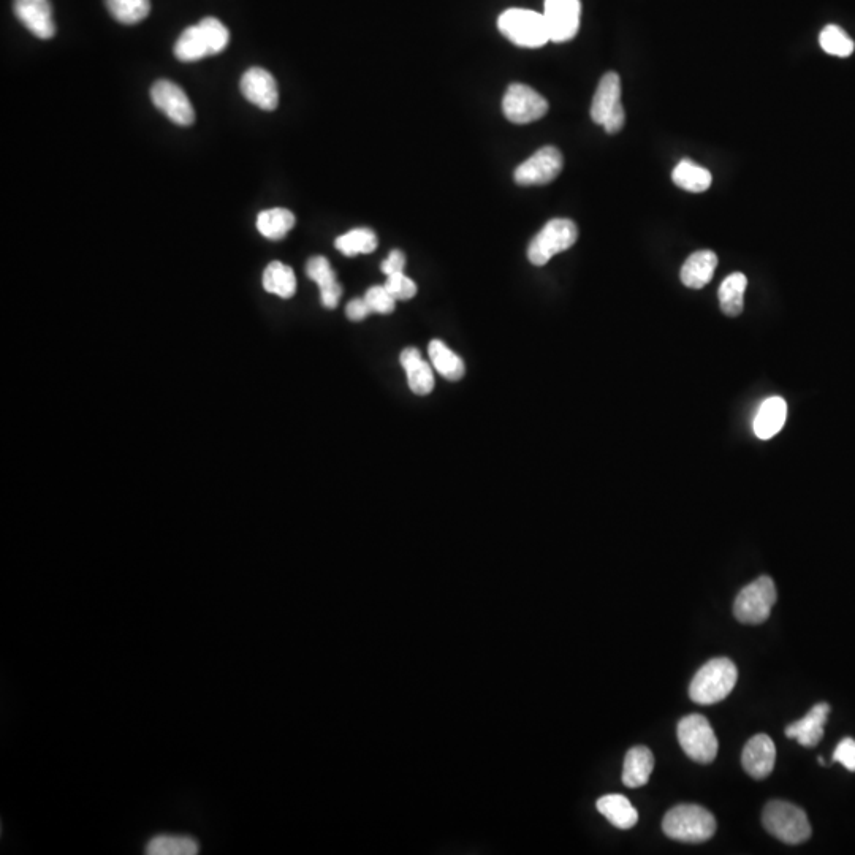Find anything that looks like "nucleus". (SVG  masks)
Wrapping results in <instances>:
<instances>
[{"instance_id":"f257e3e1","label":"nucleus","mask_w":855,"mask_h":855,"mask_svg":"<svg viewBox=\"0 0 855 855\" xmlns=\"http://www.w3.org/2000/svg\"><path fill=\"white\" fill-rule=\"evenodd\" d=\"M737 678V665L730 659H711L692 678L689 696L699 705H713L734 691Z\"/></svg>"},{"instance_id":"f03ea898","label":"nucleus","mask_w":855,"mask_h":855,"mask_svg":"<svg viewBox=\"0 0 855 855\" xmlns=\"http://www.w3.org/2000/svg\"><path fill=\"white\" fill-rule=\"evenodd\" d=\"M662 830L681 843H703L716 832V819L699 805H678L665 814Z\"/></svg>"},{"instance_id":"7ed1b4c3","label":"nucleus","mask_w":855,"mask_h":855,"mask_svg":"<svg viewBox=\"0 0 855 855\" xmlns=\"http://www.w3.org/2000/svg\"><path fill=\"white\" fill-rule=\"evenodd\" d=\"M762 822L770 835L787 844H800L810 840L811 824L805 811L794 803L773 800L767 803Z\"/></svg>"},{"instance_id":"20e7f679","label":"nucleus","mask_w":855,"mask_h":855,"mask_svg":"<svg viewBox=\"0 0 855 855\" xmlns=\"http://www.w3.org/2000/svg\"><path fill=\"white\" fill-rule=\"evenodd\" d=\"M498 27L504 37L521 48H542L550 42L544 15L526 8L506 10L499 16Z\"/></svg>"},{"instance_id":"39448f33","label":"nucleus","mask_w":855,"mask_h":855,"mask_svg":"<svg viewBox=\"0 0 855 855\" xmlns=\"http://www.w3.org/2000/svg\"><path fill=\"white\" fill-rule=\"evenodd\" d=\"M578 240V228L570 219H553L534 236L528 247L532 265L544 266L555 255L567 251Z\"/></svg>"},{"instance_id":"423d86ee","label":"nucleus","mask_w":855,"mask_h":855,"mask_svg":"<svg viewBox=\"0 0 855 855\" xmlns=\"http://www.w3.org/2000/svg\"><path fill=\"white\" fill-rule=\"evenodd\" d=\"M775 582L772 578L759 577L741 589L734 604V615L743 624H762L768 620L776 604Z\"/></svg>"},{"instance_id":"0eeeda50","label":"nucleus","mask_w":855,"mask_h":855,"mask_svg":"<svg viewBox=\"0 0 855 855\" xmlns=\"http://www.w3.org/2000/svg\"><path fill=\"white\" fill-rule=\"evenodd\" d=\"M678 741L686 756L699 764H711L718 756V738L705 716L688 715L681 719Z\"/></svg>"},{"instance_id":"6e6552de","label":"nucleus","mask_w":855,"mask_h":855,"mask_svg":"<svg viewBox=\"0 0 855 855\" xmlns=\"http://www.w3.org/2000/svg\"><path fill=\"white\" fill-rule=\"evenodd\" d=\"M591 118L604 127L605 132L618 133L626 122L621 103V80L618 73L608 72L602 76L591 103Z\"/></svg>"},{"instance_id":"1a4fd4ad","label":"nucleus","mask_w":855,"mask_h":855,"mask_svg":"<svg viewBox=\"0 0 855 855\" xmlns=\"http://www.w3.org/2000/svg\"><path fill=\"white\" fill-rule=\"evenodd\" d=\"M502 111L513 124H529L544 118L548 111V102L544 95L526 84L513 83L502 100Z\"/></svg>"},{"instance_id":"9d476101","label":"nucleus","mask_w":855,"mask_h":855,"mask_svg":"<svg viewBox=\"0 0 855 855\" xmlns=\"http://www.w3.org/2000/svg\"><path fill=\"white\" fill-rule=\"evenodd\" d=\"M563 154L555 146H545L534 152L513 173L520 186H544L558 178L563 170Z\"/></svg>"},{"instance_id":"9b49d317","label":"nucleus","mask_w":855,"mask_h":855,"mask_svg":"<svg viewBox=\"0 0 855 855\" xmlns=\"http://www.w3.org/2000/svg\"><path fill=\"white\" fill-rule=\"evenodd\" d=\"M545 24L550 42H569L580 29L582 4L580 0H545Z\"/></svg>"},{"instance_id":"f8f14e48","label":"nucleus","mask_w":855,"mask_h":855,"mask_svg":"<svg viewBox=\"0 0 855 855\" xmlns=\"http://www.w3.org/2000/svg\"><path fill=\"white\" fill-rule=\"evenodd\" d=\"M152 103L157 110L167 116L170 121L178 126H190L195 121V111L190 103L186 92L179 88L178 84L168 80H160L154 83L151 89Z\"/></svg>"},{"instance_id":"ddd939ff","label":"nucleus","mask_w":855,"mask_h":855,"mask_svg":"<svg viewBox=\"0 0 855 855\" xmlns=\"http://www.w3.org/2000/svg\"><path fill=\"white\" fill-rule=\"evenodd\" d=\"M244 99L254 103L255 107L265 111H273L278 108L279 91L278 84L268 70L260 67H252L244 73L240 83Z\"/></svg>"},{"instance_id":"4468645a","label":"nucleus","mask_w":855,"mask_h":855,"mask_svg":"<svg viewBox=\"0 0 855 855\" xmlns=\"http://www.w3.org/2000/svg\"><path fill=\"white\" fill-rule=\"evenodd\" d=\"M13 8H15L16 18L35 37L48 40L56 34L50 0H15Z\"/></svg>"},{"instance_id":"2eb2a0df","label":"nucleus","mask_w":855,"mask_h":855,"mask_svg":"<svg viewBox=\"0 0 855 855\" xmlns=\"http://www.w3.org/2000/svg\"><path fill=\"white\" fill-rule=\"evenodd\" d=\"M776 748L772 738L767 734L754 735L751 740L746 743L743 754H741V764L745 768L749 776L756 779L767 778L775 768Z\"/></svg>"},{"instance_id":"dca6fc26","label":"nucleus","mask_w":855,"mask_h":855,"mask_svg":"<svg viewBox=\"0 0 855 855\" xmlns=\"http://www.w3.org/2000/svg\"><path fill=\"white\" fill-rule=\"evenodd\" d=\"M829 713V703H817L806 713L805 718L787 727V738H794L805 748H813V746L819 745V741L824 737V726L827 718H829Z\"/></svg>"},{"instance_id":"f3484780","label":"nucleus","mask_w":855,"mask_h":855,"mask_svg":"<svg viewBox=\"0 0 855 855\" xmlns=\"http://www.w3.org/2000/svg\"><path fill=\"white\" fill-rule=\"evenodd\" d=\"M306 274L308 278L319 285L320 300L323 306L328 309H335L341 300L342 287L336 279V273L331 268L328 262L322 255L312 257L306 265Z\"/></svg>"},{"instance_id":"a211bd4d","label":"nucleus","mask_w":855,"mask_h":855,"mask_svg":"<svg viewBox=\"0 0 855 855\" xmlns=\"http://www.w3.org/2000/svg\"><path fill=\"white\" fill-rule=\"evenodd\" d=\"M399 361L407 374V384L415 395L426 396L433 392L434 376L430 366L423 361L422 354L414 347H407L399 355Z\"/></svg>"},{"instance_id":"6ab92c4d","label":"nucleus","mask_w":855,"mask_h":855,"mask_svg":"<svg viewBox=\"0 0 855 855\" xmlns=\"http://www.w3.org/2000/svg\"><path fill=\"white\" fill-rule=\"evenodd\" d=\"M787 418V404L783 398L773 396L765 399L754 418V433L762 441L772 439L781 431Z\"/></svg>"},{"instance_id":"aec40b11","label":"nucleus","mask_w":855,"mask_h":855,"mask_svg":"<svg viewBox=\"0 0 855 855\" xmlns=\"http://www.w3.org/2000/svg\"><path fill=\"white\" fill-rule=\"evenodd\" d=\"M716 266H718V255L715 252H696L681 268V282L689 289H702L713 279Z\"/></svg>"},{"instance_id":"412c9836","label":"nucleus","mask_w":855,"mask_h":855,"mask_svg":"<svg viewBox=\"0 0 855 855\" xmlns=\"http://www.w3.org/2000/svg\"><path fill=\"white\" fill-rule=\"evenodd\" d=\"M654 768V756L646 746H635L627 751L624 757L623 783L624 786L642 787L648 783Z\"/></svg>"},{"instance_id":"4be33fe9","label":"nucleus","mask_w":855,"mask_h":855,"mask_svg":"<svg viewBox=\"0 0 855 855\" xmlns=\"http://www.w3.org/2000/svg\"><path fill=\"white\" fill-rule=\"evenodd\" d=\"M597 811L607 817L610 824L618 829H632L639 821V813L635 810L629 798L621 794L604 795L597 800Z\"/></svg>"},{"instance_id":"5701e85b","label":"nucleus","mask_w":855,"mask_h":855,"mask_svg":"<svg viewBox=\"0 0 855 855\" xmlns=\"http://www.w3.org/2000/svg\"><path fill=\"white\" fill-rule=\"evenodd\" d=\"M748 279L743 273H734L727 276L719 287V304L724 314L729 317L740 316L743 311V298H745Z\"/></svg>"},{"instance_id":"b1692460","label":"nucleus","mask_w":855,"mask_h":855,"mask_svg":"<svg viewBox=\"0 0 855 855\" xmlns=\"http://www.w3.org/2000/svg\"><path fill=\"white\" fill-rule=\"evenodd\" d=\"M672 178L673 183L677 184L680 189L688 190L692 194H700V192L710 189L711 181H713L707 168L700 167L688 159L681 160L680 164L675 167Z\"/></svg>"},{"instance_id":"393cba45","label":"nucleus","mask_w":855,"mask_h":855,"mask_svg":"<svg viewBox=\"0 0 855 855\" xmlns=\"http://www.w3.org/2000/svg\"><path fill=\"white\" fill-rule=\"evenodd\" d=\"M263 287L266 292L281 298H292L297 292V278L290 266L281 262H271L263 273Z\"/></svg>"},{"instance_id":"a878e982","label":"nucleus","mask_w":855,"mask_h":855,"mask_svg":"<svg viewBox=\"0 0 855 855\" xmlns=\"http://www.w3.org/2000/svg\"><path fill=\"white\" fill-rule=\"evenodd\" d=\"M295 227V216L289 209H266L257 217V230L268 240H282Z\"/></svg>"},{"instance_id":"bb28decb","label":"nucleus","mask_w":855,"mask_h":855,"mask_svg":"<svg viewBox=\"0 0 855 855\" xmlns=\"http://www.w3.org/2000/svg\"><path fill=\"white\" fill-rule=\"evenodd\" d=\"M428 354H430L431 363H433L434 368L445 379L455 382V380H460L464 376V371H466L464 361L455 352H452L449 347L445 346L444 342L439 341V339L431 341Z\"/></svg>"},{"instance_id":"cd10ccee","label":"nucleus","mask_w":855,"mask_h":855,"mask_svg":"<svg viewBox=\"0 0 855 855\" xmlns=\"http://www.w3.org/2000/svg\"><path fill=\"white\" fill-rule=\"evenodd\" d=\"M192 836L157 835L146 846L149 855H195L200 851Z\"/></svg>"},{"instance_id":"c85d7f7f","label":"nucleus","mask_w":855,"mask_h":855,"mask_svg":"<svg viewBox=\"0 0 855 855\" xmlns=\"http://www.w3.org/2000/svg\"><path fill=\"white\" fill-rule=\"evenodd\" d=\"M377 244L379 241L371 228H354L339 236L335 246L342 255L355 257L360 254H371L376 251Z\"/></svg>"},{"instance_id":"c756f323","label":"nucleus","mask_w":855,"mask_h":855,"mask_svg":"<svg viewBox=\"0 0 855 855\" xmlns=\"http://www.w3.org/2000/svg\"><path fill=\"white\" fill-rule=\"evenodd\" d=\"M175 54L179 61L197 62L203 57L211 56L205 35L200 26L187 27L186 31L178 38L175 45Z\"/></svg>"},{"instance_id":"7c9ffc66","label":"nucleus","mask_w":855,"mask_h":855,"mask_svg":"<svg viewBox=\"0 0 855 855\" xmlns=\"http://www.w3.org/2000/svg\"><path fill=\"white\" fill-rule=\"evenodd\" d=\"M107 7L119 23L137 24L149 15L151 2L149 0H107Z\"/></svg>"},{"instance_id":"2f4dec72","label":"nucleus","mask_w":855,"mask_h":855,"mask_svg":"<svg viewBox=\"0 0 855 855\" xmlns=\"http://www.w3.org/2000/svg\"><path fill=\"white\" fill-rule=\"evenodd\" d=\"M819 43L822 50L832 56L848 57L854 53L855 45L852 38L838 26L824 27V31L819 35Z\"/></svg>"},{"instance_id":"473e14b6","label":"nucleus","mask_w":855,"mask_h":855,"mask_svg":"<svg viewBox=\"0 0 855 855\" xmlns=\"http://www.w3.org/2000/svg\"><path fill=\"white\" fill-rule=\"evenodd\" d=\"M198 26L205 35L206 45H208L211 56H216L227 48L228 42H230V32L219 19L209 16V18L202 19Z\"/></svg>"},{"instance_id":"72a5a7b5","label":"nucleus","mask_w":855,"mask_h":855,"mask_svg":"<svg viewBox=\"0 0 855 855\" xmlns=\"http://www.w3.org/2000/svg\"><path fill=\"white\" fill-rule=\"evenodd\" d=\"M365 300L371 312L390 314V312L395 311L396 300L390 295L385 285H374V287H371L366 292Z\"/></svg>"},{"instance_id":"f704fd0d","label":"nucleus","mask_w":855,"mask_h":855,"mask_svg":"<svg viewBox=\"0 0 855 855\" xmlns=\"http://www.w3.org/2000/svg\"><path fill=\"white\" fill-rule=\"evenodd\" d=\"M385 287L396 301L411 300L417 295V284L412 279L407 278L404 273L387 276Z\"/></svg>"},{"instance_id":"c9c22d12","label":"nucleus","mask_w":855,"mask_h":855,"mask_svg":"<svg viewBox=\"0 0 855 855\" xmlns=\"http://www.w3.org/2000/svg\"><path fill=\"white\" fill-rule=\"evenodd\" d=\"M833 760L840 762L849 772H855V740L854 738H843L836 746Z\"/></svg>"},{"instance_id":"e433bc0d","label":"nucleus","mask_w":855,"mask_h":855,"mask_svg":"<svg viewBox=\"0 0 855 855\" xmlns=\"http://www.w3.org/2000/svg\"><path fill=\"white\" fill-rule=\"evenodd\" d=\"M404 266H406V255H404L403 252L398 251V249H395V251L390 252L387 259L382 262L380 270H382V273H384L385 276H392V274L403 273Z\"/></svg>"},{"instance_id":"4c0bfd02","label":"nucleus","mask_w":855,"mask_h":855,"mask_svg":"<svg viewBox=\"0 0 855 855\" xmlns=\"http://www.w3.org/2000/svg\"><path fill=\"white\" fill-rule=\"evenodd\" d=\"M369 314H373V312L369 309L365 298H355V300L350 301L346 306V316L349 317L350 320H354V322L365 320Z\"/></svg>"},{"instance_id":"58836bf2","label":"nucleus","mask_w":855,"mask_h":855,"mask_svg":"<svg viewBox=\"0 0 855 855\" xmlns=\"http://www.w3.org/2000/svg\"><path fill=\"white\" fill-rule=\"evenodd\" d=\"M817 760H819V764L825 765L824 757H819V759H817Z\"/></svg>"}]
</instances>
